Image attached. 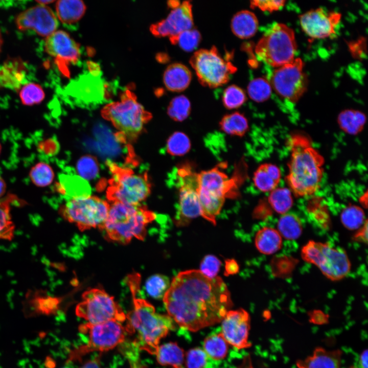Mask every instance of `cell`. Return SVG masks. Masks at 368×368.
<instances>
[{
  "label": "cell",
  "mask_w": 368,
  "mask_h": 368,
  "mask_svg": "<svg viewBox=\"0 0 368 368\" xmlns=\"http://www.w3.org/2000/svg\"><path fill=\"white\" fill-rule=\"evenodd\" d=\"M163 298L168 315L193 332L221 322L233 305L221 278L210 279L194 269L177 274Z\"/></svg>",
  "instance_id": "1"
},
{
  "label": "cell",
  "mask_w": 368,
  "mask_h": 368,
  "mask_svg": "<svg viewBox=\"0 0 368 368\" xmlns=\"http://www.w3.org/2000/svg\"><path fill=\"white\" fill-rule=\"evenodd\" d=\"M141 278L139 274L128 275L127 282L133 298V309L127 316L126 332L135 335L133 343L140 350L155 355L160 339L175 329L174 321L168 315L157 313L146 300L136 297Z\"/></svg>",
  "instance_id": "2"
},
{
  "label": "cell",
  "mask_w": 368,
  "mask_h": 368,
  "mask_svg": "<svg viewBox=\"0 0 368 368\" xmlns=\"http://www.w3.org/2000/svg\"><path fill=\"white\" fill-rule=\"evenodd\" d=\"M288 143L291 155L286 181L291 192L296 196L311 195L320 185L324 158L305 135L293 134Z\"/></svg>",
  "instance_id": "3"
},
{
  "label": "cell",
  "mask_w": 368,
  "mask_h": 368,
  "mask_svg": "<svg viewBox=\"0 0 368 368\" xmlns=\"http://www.w3.org/2000/svg\"><path fill=\"white\" fill-rule=\"evenodd\" d=\"M155 214L140 204L111 202L106 220L101 231L110 241L126 244L133 238L144 240L147 226Z\"/></svg>",
  "instance_id": "4"
},
{
  "label": "cell",
  "mask_w": 368,
  "mask_h": 368,
  "mask_svg": "<svg viewBox=\"0 0 368 368\" xmlns=\"http://www.w3.org/2000/svg\"><path fill=\"white\" fill-rule=\"evenodd\" d=\"M101 113L120 131L127 142L134 141L152 118L151 114L137 101L135 95L128 89L123 91L120 100L107 104Z\"/></svg>",
  "instance_id": "5"
},
{
  "label": "cell",
  "mask_w": 368,
  "mask_h": 368,
  "mask_svg": "<svg viewBox=\"0 0 368 368\" xmlns=\"http://www.w3.org/2000/svg\"><path fill=\"white\" fill-rule=\"evenodd\" d=\"M107 164L112 174L106 191L111 202L136 205L148 196L151 183L146 172L136 173L109 160Z\"/></svg>",
  "instance_id": "6"
},
{
  "label": "cell",
  "mask_w": 368,
  "mask_h": 368,
  "mask_svg": "<svg viewBox=\"0 0 368 368\" xmlns=\"http://www.w3.org/2000/svg\"><path fill=\"white\" fill-rule=\"evenodd\" d=\"M296 50L294 31L284 24L276 23L259 40L255 52L267 64L279 67L295 59Z\"/></svg>",
  "instance_id": "7"
},
{
  "label": "cell",
  "mask_w": 368,
  "mask_h": 368,
  "mask_svg": "<svg viewBox=\"0 0 368 368\" xmlns=\"http://www.w3.org/2000/svg\"><path fill=\"white\" fill-rule=\"evenodd\" d=\"M302 259L316 266L332 281L346 277L351 270V262L346 251L327 243L310 241L301 250Z\"/></svg>",
  "instance_id": "8"
},
{
  "label": "cell",
  "mask_w": 368,
  "mask_h": 368,
  "mask_svg": "<svg viewBox=\"0 0 368 368\" xmlns=\"http://www.w3.org/2000/svg\"><path fill=\"white\" fill-rule=\"evenodd\" d=\"M110 204L96 196L68 199L60 209L62 217L75 224L81 231L102 228L108 216Z\"/></svg>",
  "instance_id": "9"
},
{
  "label": "cell",
  "mask_w": 368,
  "mask_h": 368,
  "mask_svg": "<svg viewBox=\"0 0 368 368\" xmlns=\"http://www.w3.org/2000/svg\"><path fill=\"white\" fill-rule=\"evenodd\" d=\"M198 80L204 86L215 88L226 83L237 68L223 58L215 46L195 52L190 60Z\"/></svg>",
  "instance_id": "10"
},
{
  "label": "cell",
  "mask_w": 368,
  "mask_h": 368,
  "mask_svg": "<svg viewBox=\"0 0 368 368\" xmlns=\"http://www.w3.org/2000/svg\"><path fill=\"white\" fill-rule=\"evenodd\" d=\"M76 308V315L91 324L126 319V315L114 298L105 290L92 288L85 291Z\"/></svg>",
  "instance_id": "11"
},
{
  "label": "cell",
  "mask_w": 368,
  "mask_h": 368,
  "mask_svg": "<svg viewBox=\"0 0 368 368\" xmlns=\"http://www.w3.org/2000/svg\"><path fill=\"white\" fill-rule=\"evenodd\" d=\"M79 331L82 334H87L88 340L85 344L71 353V360L80 359L91 352L111 350L124 342L126 332L121 323L115 320L98 324L86 323L79 326Z\"/></svg>",
  "instance_id": "12"
},
{
  "label": "cell",
  "mask_w": 368,
  "mask_h": 368,
  "mask_svg": "<svg viewBox=\"0 0 368 368\" xmlns=\"http://www.w3.org/2000/svg\"><path fill=\"white\" fill-rule=\"evenodd\" d=\"M88 71L80 75L71 83V96L78 106L94 108L107 101L111 95L110 89L101 78V74L97 64L87 63Z\"/></svg>",
  "instance_id": "13"
},
{
  "label": "cell",
  "mask_w": 368,
  "mask_h": 368,
  "mask_svg": "<svg viewBox=\"0 0 368 368\" xmlns=\"http://www.w3.org/2000/svg\"><path fill=\"white\" fill-rule=\"evenodd\" d=\"M304 63L300 58L274 70L270 85L282 98L296 102L307 90L308 79L304 70Z\"/></svg>",
  "instance_id": "14"
},
{
  "label": "cell",
  "mask_w": 368,
  "mask_h": 368,
  "mask_svg": "<svg viewBox=\"0 0 368 368\" xmlns=\"http://www.w3.org/2000/svg\"><path fill=\"white\" fill-rule=\"evenodd\" d=\"M196 173L188 164L177 171L179 183V204L176 224L182 226L201 216V211L197 192Z\"/></svg>",
  "instance_id": "15"
},
{
  "label": "cell",
  "mask_w": 368,
  "mask_h": 368,
  "mask_svg": "<svg viewBox=\"0 0 368 368\" xmlns=\"http://www.w3.org/2000/svg\"><path fill=\"white\" fill-rule=\"evenodd\" d=\"M45 52L54 58L60 72L68 77V66L77 64L81 57L79 45L66 32L57 30L45 38Z\"/></svg>",
  "instance_id": "16"
},
{
  "label": "cell",
  "mask_w": 368,
  "mask_h": 368,
  "mask_svg": "<svg viewBox=\"0 0 368 368\" xmlns=\"http://www.w3.org/2000/svg\"><path fill=\"white\" fill-rule=\"evenodd\" d=\"M221 167L196 173L197 192L224 198H234L238 196L239 182L237 174L232 178L221 170Z\"/></svg>",
  "instance_id": "17"
},
{
  "label": "cell",
  "mask_w": 368,
  "mask_h": 368,
  "mask_svg": "<svg viewBox=\"0 0 368 368\" xmlns=\"http://www.w3.org/2000/svg\"><path fill=\"white\" fill-rule=\"evenodd\" d=\"M17 28L21 31L33 30L38 35L47 38L57 31L58 19L47 6L37 5L20 12L15 19Z\"/></svg>",
  "instance_id": "18"
},
{
  "label": "cell",
  "mask_w": 368,
  "mask_h": 368,
  "mask_svg": "<svg viewBox=\"0 0 368 368\" xmlns=\"http://www.w3.org/2000/svg\"><path fill=\"white\" fill-rule=\"evenodd\" d=\"M340 13L326 11L318 8L302 14L299 16L303 31L309 37L323 39L335 33V29L340 22Z\"/></svg>",
  "instance_id": "19"
},
{
  "label": "cell",
  "mask_w": 368,
  "mask_h": 368,
  "mask_svg": "<svg viewBox=\"0 0 368 368\" xmlns=\"http://www.w3.org/2000/svg\"><path fill=\"white\" fill-rule=\"evenodd\" d=\"M221 323L220 333L228 344L238 349L251 346V343L248 341L250 317L246 311L242 308L229 310Z\"/></svg>",
  "instance_id": "20"
},
{
  "label": "cell",
  "mask_w": 368,
  "mask_h": 368,
  "mask_svg": "<svg viewBox=\"0 0 368 368\" xmlns=\"http://www.w3.org/2000/svg\"><path fill=\"white\" fill-rule=\"evenodd\" d=\"M193 24L192 4L190 1H185L172 9L166 18L152 25L150 29L156 37H169L170 39L192 29Z\"/></svg>",
  "instance_id": "21"
},
{
  "label": "cell",
  "mask_w": 368,
  "mask_h": 368,
  "mask_svg": "<svg viewBox=\"0 0 368 368\" xmlns=\"http://www.w3.org/2000/svg\"><path fill=\"white\" fill-rule=\"evenodd\" d=\"M342 354L340 349L328 350L318 347L311 355L297 360L296 365L297 368H341Z\"/></svg>",
  "instance_id": "22"
},
{
  "label": "cell",
  "mask_w": 368,
  "mask_h": 368,
  "mask_svg": "<svg viewBox=\"0 0 368 368\" xmlns=\"http://www.w3.org/2000/svg\"><path fill=\"white\" fill-rule=\"evenodd\" d=\"M26 75L24 62L19 58H9L0 67V87L19 90Z\"/></svg>",
  "instance_id": "23"
},
{
  "label": "cell",
  "mask_w": 368,
  "mask_h": 368,
  "mask_svg": "<svg viewBox=\"0 0 368 368\" xmlns=\"http://www.w3.org/2000/svg\"><path fill=\"white\" fill-rule=\"evenodd\" d=\"M192 79L191 73L185 65L174 63L169 65L164 72L163 80L166 88L170 91L180 92L186 89Z\"/></svg>",
  "instance_id": "24"
},
{
  "label": "cell",
  "mask_w": 368,
  "mask_h": 368,
  "mask_svg": "<svg viewBox=\"0 0 368 368\" xmlns=\"http://www.w3.org/2000/svg\"><path fill=\"white\" fill-rule=\"evenodd\" d=\"M281 177L279 168L275 165L265 163L255 171L253 176L255 186L263 192H271L277 188Z\"/></svg>",
  "instance_id": "25"
},
{
  "label": "cell",
  "mask_w": 368,
  "mask_h": 368,
  "mask_svg": "<svg viewBox=\"0 0 368 368\" xmlns=\"http://www.w3.org/2000/svg\"><path fill=\"white\" fill-rule=\"evenodd\" d=\"M55 8L57 17L62 24L73 26L83 16L86 6L81 1L61 0L56 2Z\"/></svg>",
  "instance_id": "26"
},
{
  "label": "cell",
  "mask_w": 368,
  "mask_h": 368,
  "mask_svg": "<svg viewBox=\"0 0 368 368\" xmlns=\"http://www.w3.org/2000/svg\"><path fill=\"white\" fill-rule=\"evenodd\" d=\"M233 33L242 39L253 36L258 28V20L254 13L248 10H242L233 16L231 21Z\"/></svg>",
  "instance_id": "27"
},
{
  "label": "cell",
  "mask_w": 368,
  "mask_h": 368,
  "mask_svg": "<svg viewBox=\"0 0 368 368\" xmlns=\"http://www.w3.org/2000/svg\"><path fill=\"white\" fill-rule=\"evenodd\" d=\"M283 238L277 229L264 227L257 233L255 244L257 249L264 255H272L282 247Z\"/></svg>",
  "instance_id": "28"
},
{
  "label": "cell",
  "mask_w": 368,
  "mask_h": 368,
  "mask_svg": "<svg viewBox=\"0 0 368 368\" xmlns=\"http://www.w3.org/2000/svg\"><path fill=\"white\" fill-rule=\"evenodd\" d=\"M155 355L158 363L174 367L180 366L185 359L183 350L173 342L159 346Z\"/></svg>",
  "instance_id": "29"
},
{
  "label": "cell",
  "mask_w": 368,
  "mask_h": 368,
  "mask_svg": "<svg viewBox=\"0 0 368 368\" xmlns=\"http://www.w3.org/2000/svg\"><path fill=\"white\" fill-rule=\"evenodd\" d=\"M366 119V116L362 112L347 109L339 114L337 122L343 131L348 134L355 135L363 129Z\"/></svg>",
  "instance_id": "30"
},
{
  "label": "cell",
  "mask_w": 368,
  "mask_h": 368,
  "mask_svg": "<svg viewBox=\"0 0 368 368\" xmlns=\"http://www.w3.org/2000/svg\"><path fill=\"white\" fill-rule=\"evenodd\" d=\"M277 229L283 238L293 240L301 236L303 224L296 214L288 212L282 215L279 219Z\"/></svg>",
  "instance_id": "31"
},
{
  "label": "cell",
  "mask_w": 368,
  "mask_h": 368,
  "mask_svg": "<svg viewBox=\"0 0 368 368\" xmlns=\"http://www.w3.org/2000/svg\"><path fill=\"white\" fill-rule=\"evenodd\" d=\"M219 126L226 134L238 136L244 135L249 128L247 119L239 112L225 115L221 120Z\"/></svg>",
  "instance_id": "32"
},
{
  "label": "cell",
  "mask_w": 368,
  "mask_h": 368,
  "mask_svg": "<svg viewBox=\"0 0 368 368\" xmlns=\"http://www.w3.org/2000/svg\"><path fill=\"white\" fill-rule=\"evenodd\" d=\"M203 347L208 357L216 360L224 358L228 349V343L220 332L208 336Z\"/></svg>",
  "instance_id": "33"
},
{
  "label": "cell",
  "mask_w": 368,
  "mask_h": 368,
  "mask_svg": "<svg viewBox=\"0 0 368 368\" xmlns=\"http://www.w3.org/2000/svg\"><path fill=\"white\" fill-rule=\"evenodd\" d=\"M268 200L273 210L281 215L288 213L293 205L292 192L286 188H276L270 192Z\"/></svg>",
  "instance_id": "34"
},
{
  "label": "cell",
  "mask_w": 368,
  "mask_h": 368,
  "mask_svg": "<svg viewBox=\"0 0 368 368\" xmlns=\"http://www.w3.org/2000/svg\"><path fill=\"white\" fill-rule=\"evenodd\" d=\"M343 225L348 229H358L366 221L363 210L355 205H351L343 210L340 214Z\"/></svg>",
  "instance_id": "35"
},
{
  "label": "cell",
  "mask_w": 368,
  "mask_h": 368,
  "mask_svg": "<svg viewBox=\"0 0 368 368\" xmlns=\"http://www.w3.org/2000/svg\"><path fill=\"white\" fill-rule=\"evenodd\" d=\"M191 147V142L188 136L182 132L176 131L168 138L166 150L171 155L182 156L190 151Z\"/></svg>",
  "instance_id": "36"
},
{
  "label": "cell",
  "mask_w": 368,
  "mask_h": 368,
  "mask_svg": "<svg viewBox=\"0 0 368 368\" xmlns=\"http://www.w3.org/2000/svg\"><path fill=\"white\" fill-rule=\"evenodd\" d=\"M190 111V102L183 95L176 96L172 99L167 108L168 116L176 122L184 121L188 117Z\"/></svg>",
  "instance_id": "37"
},
{
  "label": "cell",
  "mask_w": 368,
  "mask_h": 368,
  "mask_svg": "<svg viewBox=\"0 0 368 368\" xmlns=\"http://www.w3.org/2000/svg\"><path fill=\"white\" fill-rule=\"evenodd\" d=\"M19 96L24 105L32 106L44 100L45 93L40 85L29 82L22 85L19 89Z\"/></svg>",
  "instance_id": "38"
},
{
  "label": "cell",
  "mask_w": 368,
  "mask_h": 368,
  "mask_svg": "<svg viewBox=\"0 0 368 368\" xmlns=\"http://www.w3.org/2000/svg\"><path fill=\"white\" fill-rule=\"evenodd\" d=\"M270 83L263 78H256L252 80L247 86L249 97L256 102H263L268 100L271 94Z\"/></svg>",
  "instance_id": "39"
},
{
  "label": "cell",
  "mask_w": 368,
  "mask_h": 368,
  "mask_svg": "<svg viewBox=\"0 0 368 368\" xmlns=\"http://www.w3.org/2000/svg\"><path fill=\"white\" fill-rule=\"evenodd\" d=\"M169 278L162 274H154L149 277L145 283L147 293L153 298H163L169 289Z\"/></svg>",
  "instance_id": "40"
},
{
  "label": "cell",
  "mask_w": 368,
  "mask_h": 368,
  "mask_svg": "<svg viewBox=\"0 0 368 368\" xmlns=\"http://www.w3.org/2000/svg\"><path fill=\"white\" fill-rule=\"evenodd\" d=\"M201 35L195 29L186 30L176 36L170 38V41L173 44H178L183 50L191 52L196 49L201 40Z\"/></svg>",
  "instance_id": "41"
},
{
  "label": "cell",
  "mask_w": 368,
  "mask_h": 368,
  "mask_svg": "<svg viewBox=\"0 0 368 368\" xmlns=\"http://www.w3.org/2000/svg\"><path fill=\"white\" fill-rule=\"evenodd\" d=\"M10 200L0 201V239L11 240L15 226L10 215Z\"/></svg>",
  "instance_id": "42"
},
{
  "label": "cell",
  "mask_w": 368,
  "mask_h": 368,
  "mask_svg": "<svg viewBox=\"0 0 368 368\" xmlns=\"http://www.w3.org/2000/svg\"><path fill=\"white\" fill-rule=\"evenodd\" d=\"M54 177V172L51 167L43 162L36 164L30 172V177L32 181L38 187H45L51 184Z\"/></svg>",
  "instance_id": "43"
},
{
  "label": "cell",
  "mask_w": 368,
  "mask_h": 368,
  "mask_svg": "<svg viewBox=\"0 0 368 368\" xmlns=\"http://www.w3.org/2000/svg\"><path fill=\"white\" fill-rule=\"evenodd\" d=\"M246 100L244 90L235 85H231L224 90L222 102L227 109H232L240 107Z\"/></svg>",
  "instance_id": "44"
},
{
  "label": "cell",
  "mask_w": 368,
  "mask_h": 368,
  "mask_svg": "<svg viewBox=\"0 0 368 368\" xmlns=\"http://www.w3.org/2000/svg\"><path fill=\"white\" fill-rule=\"evenodd\" d=\"M77 170L81 178L85 180H92L98 176L99 168L98 162L94 157L86 155L78 160Z\"/></svg>",
  "instance_id": "45"
},
{
  "label": "cell",
  "mask_w": 368,
  "mask_h": 368,
  "mask_svg": "<svg viewBox=\"0 0 368 368\" xmlns=\"http://www.w3.org/2000/svg\"><path fill=\"white\" fill-rule=\"evenodd\" d=\"M208 357L203 349L199 348L192 349L186 355V366L187 368H203Z\"/></svg>",
  "instance_id": "46"
},
{
  "label": "cell",
  "mask_w": 368,
  "mask_h": 368,
  "mask_svg": "<svg viewBox=\"0 0 368 368\" xmlns=\"http://www.w3.org/2000/svg\"><path fill=\"white\" fill-rule=\"evenodd\" d=\"M221 264V261L216 257L207 255L200 263L199 271L205 277L213 279L216 277Z\"/></svg>",
  "instance_id": "47"
},
{
  "label": "cell",
  "mask_w": 368,
  "mask_h": 368,
  "mask_svg": "<svg viewBox=\"0 0 368 368\" xmlns=\"http://www.w3.org/2000/svg\"><path fill=\"white\" fill-rule=\"evenodd\" d=\"M139 349L133 343L123 347L122 352L126 357L130 364V368H146L140 359Z\"/></svg>",
  "instance_id": "48"
},
{
  "label": "cell",
  "mask_w": 368,
  "mask_h": 368,
  "mask_svg": "<svg viewBox=\"0 0 368 368\" xmlns=\"http://www.w3.org/2000/svg\"><path fill=\"white\" fill-rule=\"evenodd\" d=\"M286 1L265 0V1H250V7L252 8H258L263 11H268L272 12L277 11L283 7Z\"/></svg>",
  "instance_id": "49"
},
{
  "label": "cell",
  "mask_w": 368,
  "mask_h": 368,
  "mask_svg": "<svg viewBox=\"0 0 368 368\" xmlns=\"http://www.w3.org/2000/svg\"><path fill=\"white\" fill-rule=\"evenodd\" d=\"M34 302L38 305V308L42 311H51L54 310L57 306L58 299L50 296H35Z\"/></svg>",
  "instance_id": "50"
},
{
  "label": "cell",
  "mask_w": 368,
  "mask_h": 368,
  "mask_svg": "<svg viewBox=\"0 0 368 368\" xmlns=\"http://www.w3.org/2000/svg\"><path fill=\"white\" fill-rule=\"evenodd\" d=\"M310 322L316 325L327 324L328 318L327 315L320 311H315L310 315Z\"/></svg>",
  "instance_id": "51"
},
{
  "label": "cell",
  "mask_w": 368,
  "mask_h": 368,
  "mask_svg": "<svg viewBox=\"0 0 368 368\" xmlns=\"http://www.w3.org/2000/svg\"><path fill=\"white\" fill-rule=\"evenodd\" d=\"M354 238L356 241L366 243L367 241V221L365 222L355 235Z\"/></svg>",
  "instance_id": "52"
},
{
  "label": "cell",
  "mask_w": 368,
  "mask_h": 368,
  "mask_svg": "<svg viewBox=\"0 0 368 368\" xmlns=\"http://www.w3.org/2000/svg\"><path fill=\"white\" fill-rule=\"evenodd\" d=\"M239 266L237 263L233 259H228L225 262V274H233L237 272Z\"/></svg>",
  "instance_id": "53"
},
{
  "label": "cell",
  "mask_w": 368,
  "mask_h": 368,
  "mask_svg": "<svg viewBox=\"0 0 368 368\" xmlns=\"http://www.w3.org/2000/svg\"><path fill=\"white\" fill-rule=\"evenodd\" d=\"M367 350L363 351L359 356L360 368H368L367 366Z\"/></svg>",
  "instance_id": "54"
},
{
  "label": "cell",
  "mask_w": 368,
  "mask_h": 368,
  "mask_svg": "<svg viewBox=\"0 0 368 368\" xmlns=\"http://www.w3.org/2000/svg\"><path fill=\"white\" fill-rule=\"evenodd\" d=\"M79 368H102L98 359L88 361Z\"/></svg>",
  "instance_id": "55"
},
{
  "label": "cell",
  "mask_w": 368,
  "mask_h": 368,
  "mask_svg": "<svg viewBox=\"0 0 368 368\" xmlns=\"http://www.w3.org/2000/svg\"><path fill=\"white\" fill-rule=\"evenodd\" d=\"M6 189L5 182L4 179L0 176V198L4 194Z\"/></svg>",
  "instance_id": "56"
},
{
  "label": "cell",
  "mask_w": 368,
  "mask_h": 368,
  "mask_svg": "<svg viewBox=\"0 0 368 368\" xmlns=\"http://www.w3.org/2000/svg\"><path fill=\"white\" fill-rule=\"evenodd\" d=\"M180 4L178 1H170L168 2V6L173 9L178 7Z\"/></svg>",
  "instance_id": "57"
},
{
  "label": "cell",
  "mask_w": 368,
  "mask_h": 368,
  "mask_svg": "<svg viewBox=\"0 0 368 368\" xmlns=\"http://www.w3.org/2000/svg\"><path fill=\"white\" fill-rule=\"evenodd\" d=\"M36 2L39 5L47 6V5L54 3V1H37Z\"/></svg>",
  "instance_id": "58"
},
{
  "label": "cell",
  "mask_w": 368,
  "mask_h": 368,
  "mask_svg": "<svg viewBox=\"0 0 368 368\" xmlns=\"http://www.w3.org/2000/svg\"><path fill=\"white\" fill-rule=\"evenodd\" d=\"M2 44H3V38H2V34H1V30H0V54H1V50H2Z\"/></svg>",
  "instance_id": "59"
},
{
  "label": "cell",
  "mask_w": 368,
  "mask_h": 368,
  "mask_svg": "<svg viewBox=\"0 0 368 368\" xmlns=\"http://www.w3.org/2000/svg\"><path fill=\"white\" fill-rule=\"evenodd\" d=\"M349 368H359V367H358L357 366H351V367H350Z\"/></svg>",
  "instance_id": "60"
},
{
  "label": "cell",
  "mask_w": 368,
  "mask_h": 368,
  "mask_svg": "<svg viewBox=\"0 0 368 368\" xmlns=\"http://www.w3.org/2000/svg\"><path fill=\"white\" fill-rule=\"evenodd\" d=\"M62 368H71V367H70V366H64V367H62Z\"/></svg>",
  "instance_id": "61"
},
{
  "label": "cell",
  "mask_w": 368,
  "mask_h": 368,
  "mask_svg": "<svg viewBox=\"0 0 368 368\" xmlns=\"http://www.w3.org/2000/svg\"><path fill=\"white\" fill-rule=\"evenodd\" d=\"M174 368H182V367H180V366H178V367H174Z\"/></svg>",
  "instance_id": "62"
},
{
  "label": "cell",
  "mask_w": 368,
  "mask_h": 368,
  "mask_svg": "<svg viewBox=\"0 0 368 368\" xmlns=\"http://www.w3.org/2000/svg\"><path fill=\"white\" fill-rule=\"evenodd\" d=\"M1 145H0V152H1Z\"/></svg>",
  "instance_id": "63"
}]
</instances>
